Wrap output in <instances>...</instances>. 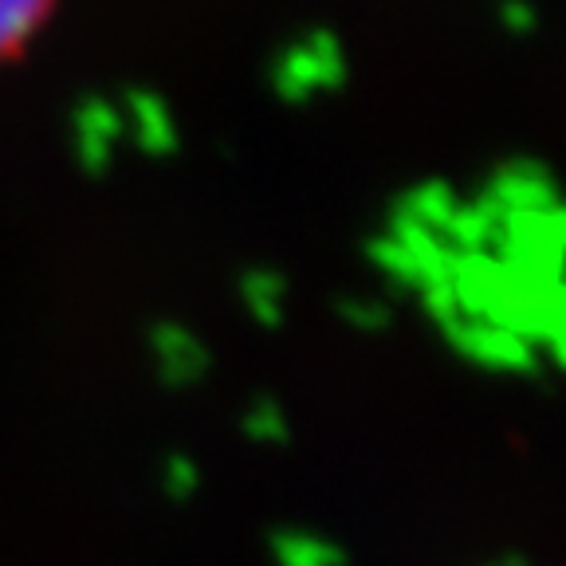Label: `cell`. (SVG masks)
Listing matches in <instances>:
<instances>
[{"label":"cell","mask_w":566,"mask_h":566,"mask_svg":"<svg viewBox=\"0 0 566 566\" xmlns=\"http://www.w3.org/2000/svg\"><path fill=\"white\" fill-rule=\"evenodd\" d=\"M60 0H0V67L17 63L52 24Z\"/></svg>","instance_id":"obj_1"}]
</instances>
